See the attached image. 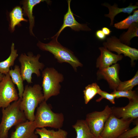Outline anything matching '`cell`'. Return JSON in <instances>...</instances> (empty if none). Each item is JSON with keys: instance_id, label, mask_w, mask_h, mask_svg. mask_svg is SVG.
Returning <instances> with one entry per match:
<instances>
[{"instance_id": "6da1fadb", "label": "cell", "mask_w": 138, "mask_h": 138, "mask_svg": "<svg viewBox=\"0 0 138 138\" xmlns=\"http://www.w3.org/2000/svg\"><path fill=\"white\" fill-rule=\"evenodd\" d=\"M42 89L39 84L32 86L26 85L24 88L20 107L28 120L34 121L36 108L45 100Z\"/></svg>"}, {"instance_id": "7a4b0ae2", "label": "cell", "mask_w": 138, "mask_h": 138, "mask_svg": "<svg viewBox=\"0 0 138 138\" xmlns=\"http://www.w3.org/2000/svg\"><path fill=\"white\" fill-rule=\"evenodd\" d=\"M21 99L19 98L18 100L13 102L7 107L2 108L0 138H8V131L11 128L27 120L20 108Z\"/></svg>"}, {"instance_id": "3957f363", "label": "cell", "mask_w": 138, "mask_h": 138, "mask_svg": "<svg viewBox=\"0 0 138 138\" xmlns=\"http://www.w3.org/2000/svg\"><path fill=\"white\" fill-rule=\"evenodd\" d=\"M52 108L45 100L39 105L34 121L37 128L49 127L58 129L62 127L64 121L63 114L54 113Z\"/></svg>"}, {"instance_id": "277c9868", "label": "cell", "mask_w": 138, "mask_h": 138, "mask_svg": "<svg viewBox=\"0 0 138 138\" xmlns=\"http://www.w3.org/2000/svg\"><path fill=\"white\" fill-rule=\"evenodd\" d=\"M48 43L39 41L37 45L43 51H48L53 54L59 63L65 62L72 66L75 71L78 67H82L83 64L70 50L62 46L55 37Z\"/></svg>"}, {"instance_id": "5b68a950", "label": "cell", "mask_w": 138, "mask_h": 138, "mask_svg": "<svg viewBox=\"0 0 138 138\" xmlns=\"http://www.w3.org/2000/svg\"><path fill=\"white\" fill-rule=\"evenodd\" d=\"M42 87L45 100L47 101L52 96H56L60 92V83L64 79L63 75L53 67H47L42 72Z\"/></svg>"}, {"instance_id": "8992f818", "label": "cell", "mask_w": 138, "mask_h": 138, "mask_svg": "<svg viewBox=\"0 0 138 138\" xmlns=\"http://www.w3.org/2000/svg\"><path fill=\"white\" fill-rule=\"evenodd\" d=\"M40 56L39 54L35 56L29 52L27 55L22 54L19 57L21 76L23 80H26L28 84L32 83V74H35L38 77L40 76V70L42 71L44 67V64L39 61Z\"/></svg>"}, {"instance_id": "52a82bcc", "label": "cell", "mask_w": 138, "mask_h": 138, "mask_svg": "<svg viewBox=\"0 0 138 138\" xmlns=\"http://www.w3.org/2000/svg\"><path fill=\"white\" fill-rule=\"evenodd\" d=\"M133 120L131 118H118L111 114L105 123L101 136L103 138H117L129 129Z\"/></svg>"}, {"instance_id": "ba28073f", "label": "cell", "mask_w": 138, "mask_h": 138, "mask_svg": "<svg viewBox=\"0 0 138 138\" xmlns=\"http://www.w3.org/2000/svg\"><path fill=\"white\" fill-rule=\"evenodd\" d=\"M111 114V108L107 105L101 111H94L86 115L85 121L91 133L96 137H101L100 134L105 123Z\"/></svg>"}, {"instance_id": "9c48e42d", "label": "cell", "mask_w": 138, "mask_h": 138, "mask_svg": "<svg viewBox=\"0 0 138 138\" xmlns=\"http://www.w3.org/2000/svg\"><path fill=\"white\" fill-rule=\"evenodd\" d=\"M8 73L0 82V108H5L19 98L18 94Z\"/></svg>"}, {"instance_id": "30bf717a", "label": "cell", "mask_w": 138, "mask_h": 138, "mask_svg": "<svg viewBox=\"0 0 138 138\" xmlns=\"http://www.w3.org/2000/svg\"><path fill=\"white\" fill-rule=\"evenodd\" d=\"M103 43V47L110 51L117 52L118 55L123 54L125 56L130 57L131 64L138 59V50L122 43L116 37H108Z\"/></svg>"}, {"instance_id": "8fae6325", "label": "cell", "mask_w": 138, "mask_h": 138, "mask_svg": "<svg viewBox=\"0 0 138 138\" xmlns=\"http://www.w3.org/2000/svg\"><path fill=\"white\" fill-rule=\"evenodd\" d=\"M120 68L119 64L116 63L107 68L99 69L97 73V78L106 80L110 88L116 90L121 81L119 76Z\"/></svg>"}, {"instance_id": "7c38bea8", "label": "cell", "mask_w": 138, "mask_h": 138, "mask_svg": "<svg viewBox=\"0 0 138 138\" xmlns=\"http://www.w3.org/2000/svg\"><path fill=\"white\" fill-rule=\"evenodd\" d=\"M129 100L128 104L122 107L111 108L112 114L118 118L134 119L138 117V98Z\"/></svg>"}, {"instance_id": "4fadbf2b", "label": "cell", "mask_w": 138, "mask_h": 138, "mask_svg": "<svg viewBox=\"0 0 138 138\" xmlns=\"http://www.w3.org/2000/svg\"><path fill=\"white\" fill-rule=\"evenodd\" d=\"M71 1L70 0L67 1L68 10L67 12L64 15L63 25L57 33L51 38L55 37L57 40L60 33L67 27H69L72 30L77 31L80 30L90 31L91 30L87 24H80L76 20L71 8L70 5Z\"/></svg>"}, {"instance_id": "5bb4252c", "label": "cell", "mask_w": 138, "mask_h": 138, "mask_svg": "<svg viewBox=\"0 0 138 138\" xmlns=\"http://www.w3.org/2000/svg\"><path fill=\"white\" fill-rule=\"evenodd\" d=\"M15 126V130L11 133L10 138H38L35 133L37 128L34 121L27 120Z\"/></svg>"}, {"instance_id": "9a60e30c", "label": "cell", "mask_w": 138, "mask_h": 138, "mask_svg": "<svg viewBox=\"0 0 138 138\" xmlns=\"http://www.w3.org/2000/svg\"><path fill=\"white\" fill-rule=\"evenodd\" d=\"M99 49L100 54L97 59L96 63V67L99 69L107 68L116 64L123 58L122 55L113 53L104 47H100Z\"/></svg>"}, {"instance_id": "2e32d148", "label": "cell", "mask_w": 138, "mask_h": 138, "mask_svg": "<svg viewBox=\"0 0 138 138\" xmlns=\"http://www.w3.org/2000/svg\"><path fill=\"white\" fill-rule=\"evenodd\" d=\"M102 5L107 7L109 9V13L105 14L104 16L110 19V26H113L114 18L118 14L122 12L127 13L128 14L130 15L134 10L138 8L137 3L134 5L132 3H130L128 7L122 8L118 7V5L115 3L112 6L106 3H105Z\"/></svg>"}, {"instance_id": "e0dca14e", "label": "cell", "mask_w": 138, "mask_h": 138, "mask_svg": "<svg viewBox=\"0 0 138 138\" xmlns=\"http://www.w3.org/2000/svg\"><path fill=\"white\" fill-rule=\"evenodd\" d=\"M44 0H26L23 1L22 8L23 9V14L28 17L29 22V31L30 33L34 35L32 32V29L34 26V18L33 15V10L34 6Z\"/></svg>"}, {"instance_id": "ac0fdd59", "label": "cell", "mask_w": 138, "mask_h": 138, "mask_svg": "<svg viewBox=\"0 0 138 138\" xmlns=\"http://www.w3.org/2000/svg\"><path fill=\"white\" fill-rule=\"evenodd\" d=\"M35 133L39 135L40 138H67V132L61 128L55 131L48 130L45 128H37Z\"/></svg>"}, {"instance_id": "d6986e66", "label": "cell", "mask_w": 138, "mask_h": 138, "mask_svg": "<svg viewBox=\"0 0 138 138\" xmlns=\"http://www.w3.org/2000/svg\"><path fill=\"white\" fill-rule=\"evenodd\" d=\"M72 127L76 132V138H97L91 133L85 120H77Z\"/></svg>"}, {"instance_id": "ffe728a7", "label": "cell", "mask_w": 138, "mask_h": 138, "mask_svg": "<svg viewBox=\"0 0 138 138\" xmlns=\"http://www.w3.org/2000/svg\"><path fill=\"white\" fill-rule=\"evenodd\" d=\"M12 80L14 84L17 86L18 91L19 98H22L24 90L23 80L21 76L20 68L18 65H16L14 69L10 70L8 73Z\"/></svg>"}, {"instance_id": "44dd1931", "label": "cell", "mask_w": 138, "mask_h": 138, "mask_svg": "<svg viewBox=\"0 0 138 138\" xmlns=\"http://www.w3.org/2000/svg\"><path fill=\"white\" fill-rule=\"evenodd\" d=\"M18 56L17 50L15 49V44L13 43L11 45L9 56L6 60L0 62V72L4 75L8 73L10 67L14 65L15 61Z\"/></svg>"}, {"instance_id": "7402d4cb", "label": "cell", "mask_w": 138, "mask_h": 138, "mask_svg": "<svg viewBox=\"0 0 138 138\" xmlns=\"http://www.w3.org/2000/svg\"><path fill=\"white\" fill-rule=\"evenodd\" d=\"M22 9L20 6L15 7L9 14L10 28L12 32L14 31L15 27L19 25L22 21L27 22L28 20L24 18Z\"/></svg>"}, {"instance_id": "603a6c76", "label": "cell", "mask_w": 138, "mask_h": 138, "mask_svg": "<svg viewBox=\"0 0 138 138\" xmlns=\"http://www.w3.org/2000/svg\"><path fill=\"white\" fill-rule=\"evenodd\" d=\"M128 29L127 31L121 35L119 39L122 43L129 46L131 39L138 36V23H133Z\"/></svg>"}, {"instance_id": "cb8c5ba5", "label": "cell", "mask_w": 138, "mask_h": 138, "mask_svg": "<svg viewBox=\"0 0 138 138\" xmlns=\"http://www.w3.org/2000/svg\"><path fill=\"white\" fill-rule=\"evenodd\" d=\"M96 83L89 84L85 87L83 91L85 103L87 104L101 90Z\"/></svg>"}, {"instance_id": "d4e9b609", "label": "cell", "mask_w": 138, "mask_h": 138, "mask_svg": "<svg viewBox=\"0 0 138 138\" xmlns=\"http://www.w3.org/2000/svg\"><path fill=\"white\" fill-rule=\"evenodd\" d=\"M138 84V71L130 79L121 81L116 89L117 91L132 90L133 87Z\"/></svg>"}, {"instance_id": "484cf974", "label": "cell", "mask_w": 138, "mask_h": 138, "mask_svg": "<svg viewBox=\"0 0 138 138\" xmlns=\"http://www.w3.org/2000/svg\"><path fill=\"white\" fill-rule=\"evenodd\" d=\"M111 93L115 95L116 98H117L125 97L128 98L129 100H130L138 98V95L135 91L132 90L117 91L115 90H113Z\"/></svg>"}, {"instance_id": "4316f807", "label": "cell", "mask_w": 138, "mask_h": 138, "mask_svg": "<svg viewBox=\"0 0 138 138\" xmlns=\"http://www.w3.org/2000/svg\"><path fill=\"white\" fill-rule=\"evenodd\" d=\"M134 23L132 15H130L123 20L114 25V27L120 29L128 28L131 25Z\"/></svg>"}, {"instance_id": "83f0119b", "label": "cell", "mask_w": 138, "mask_h": 138, "mask_svg": "<svg viewBox=\"0 0 138 138\" xmlns=\"http://www.w3.org/2000/svg\"><path fill=\"white\" fill-rule=\"evenodd\" d=\"M138 136V123L132 129H129L125 131L117 138H132Z\"/></svg>"}, {"instance_id": "f1b7e54d", "label": "cell", "mask_w": 138, "mask_h": 138, "mask_svg": "<svg viewBox=\"0 0 138 138\" xmlns=\"http://www.w3.org/2000/svg\"><path fill=\"white\" fill-rule=\"evenodd\" d=\"M98 94L101 96V97L97 99L96 101L99 102L103 99H106L109 100L111 103L113 104H115V99L116 96L114 94H110L107 92L101 90Z\"/></svg>"}, {"instance_id": "f546056e", "label": "cell", "mask_w": 138, "mask_h": 138, "mask_svg": "<svg viewBox=\"0 0 138 138\" xmlns=\"http://www.w3.org/2000/svg\"><path fill=\"white\" fill-rule=\"evenodd\" d=\"M95 35L97 38L100 40L103 41L106 39V36L101 30H97L95 33Z\"/></svg>"}, {"instance_id": "4dcf8cb0", "label": "cell", "mask_w": 138, "mask_h": 138, "mask_svg": "<svg viewBox=\"0 0 138 138\" xmlns=\"http://www.w3.org/2000/svg\"><path fill=\"white\" fill-rule=\"evenodd\" d=\"M132 15L134 23H138V10L135 9L133 11Z\"/></svg>"}, {"instance_id": "1f68e13d", "label": "cell", "mask_w": 138, "mask_h": 138, "mask_svg": "<svg viewBox=\"0 0 138 138\" xmlns=\"http://www.w3.org/2000/svg\"><path fill=\"white\" fill-rule=\"evenodd\" d=\"M101 30L106 36L109 35L112 32V31L106 27H104L102 28Z\"/></svg>"}, {"instance_id": "d6a6232c", "label": "cell", "mask_w": 138, "mask_h": 138, "mask_svg": "<svg viewBox=\"0 0 138 138\" xmlns=\"http://www.w3.org/2000/svg\"><path fill=\"white\" fill-rule=\"evenodd\" d=\"M4 75L1 73L0 72V82L3 79Z\"/></svg>"}, {"instance_id": "836d02e7", "label": "cell", "mask_w": 138, "mask_h": 138, "mask_svg": "<svg viewBox=\"0 0 138 138\" xmlns=\"http://www.w3.org/2000/svg\"><path fill=\"white\" fill-rule=\"evenodd\" d=\"M133 138H138V136L136 137Z\"/></svg>"}, {"instance_id": "e575fe53", "label": "cell", "mask_w": 138, "mask_h": 138, "mask_svg": "<svg viewBox=\"0 0 138 138\" xmlns=\"http://www.w3.org/2000/svg\"><path fill=\"white\" fill-rule=\"evenodd\" d=\"M99 138H102V137H101Z\"/></svg>"}]
</instances>
